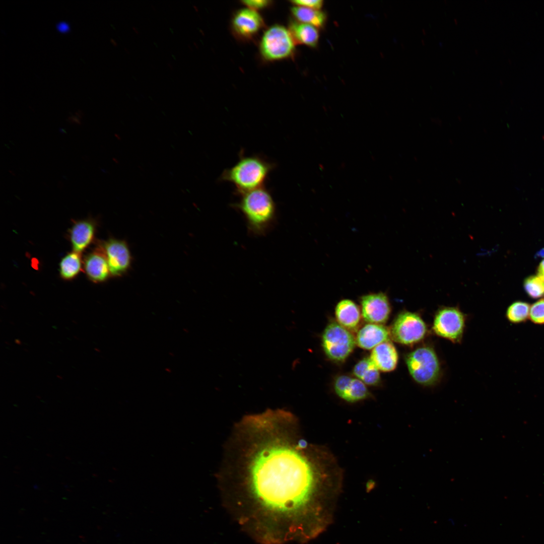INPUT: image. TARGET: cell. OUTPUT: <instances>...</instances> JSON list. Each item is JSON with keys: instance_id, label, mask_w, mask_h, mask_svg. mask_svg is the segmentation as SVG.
Segmentation results:
<instances>
[{"instance_id": "14", "label": "cell", "mask_w": 544, "mask_h": 544, "mask_svg": "<svg viewBox=\"0 0 544 544\" xmlns=\"http://www.w3.org/2000/svg\"><path fill=\"white\" fill-rule=\"evenodd\" d=\"M263 24L261 16L250 8L238 10L232 20L234 31L239 36L249 38L256 33Z\"/></svg>"}, {"instance_id": "11", "label": "cell", "mask_w": 544, "mask_h": 544, "mask_svg": "<svg viewBox=\"0 0 544 544\" xmlns=\"http://www.w3.org/2000/svg\"><path fill=\"white\" fill-rule=\"evenodd\" d=\"M333 387L340 398L350 402L366 399L370 394L366 384L362 381L346 375L337 376L334 380Z\"/></svg>"}, {"instance_id": "13", "label": "cell", "mask_w": 544, "mask_h": 544, "mask_svg": "<svg viewBox=\"0 0 544 544\" xmlns=\"http://www.w3.org/2000/svg\"><path fill=\"white\" fill-rule=\"evenodd\" d=\"M96 230L95 221L90 218L75 221L69 230L73 251L81 253L93 242Z\"/></svg>"}, {"instance_id": "18", "label": "cell", "mask_w": 544, "mask_h": 544, "mask_svg": "<svg viewBox=\"0 0 544 544\" xmlns=\"http://www.w3.org/2000/svg\"><path fill=\"white\" fill-rule=\"evenodd\" d=\"M289 31L294 40L299 43L311 47H315L318 44L319 32L314 26L293 21L290 23Z\"/></svg>"}, {"instance_id": "3", "label": "cell", "mask_w": 544, "mask_h": 544, "mask_svg": "<svg viewBox=\"0 0 544 544\" xmlns=\"http://www.w3.org/2000/svg\"><path fill=\"white\" fill-rule=\"evenodd\" d=\"M240 195L235 205L243 214L250 230L255 234H262L274 221L276 205L269 191L263 186L245 192Z\"/></svg>"}, {"instance_id": "8", "label": "cell", "mask_w": 544, "mask_h": 544, "mask_svg": "<svg viewBox=\"0 0 544 544\" xmlns=\"http://www.w3.org/2000/svg\"><path fill=\"white\" fill-rule=\"evenodd\" d=\"M465 317L457 307H442L436 312L432 329L438 336L454 343H460L465 327Z\"/></svg>"}, {"instance_id": "17", "label": "cell", "mask_w": 544, "mask_h": 544, "mask_svg": "<svg viewBox=\"0 0 544 544\" xmlns=\"http://www.w3.org/2000/svg\"><path fill=\"white\" fill-rule=\"evenodd\" d=\"M335 314L337 323L347 329L356 328L360 321L359 308L349 299L342 300L337 304Z\"/></svg>"}, {"instance_id": "22", "label": "cell", "mask_w": 544, "mask_h": 544, "mask_svg": "<svg viewBox=\"0 0 544 544\" xmlns=\"http://www.w3.org/2000/svg\"><path fill=\"white\" fill-rule=\"evenodd\" d=\"M530 307L529 304L526 302H515L508 307L506 316L508 319L513 323L525 321L529 315Z\"/></svg>"}, {"instance_id": "4", "label": "cell", "mask_w": 544, "mask_h": 544, "mask_svg": "<svg viewBox=\"0 0 544 544\" xmlns=\"http://www.w3.org/2000/svg\"><path fill=\"white\" fill-rule=\"evenodd\" d=\"M405 361L411 376L418 384L431 386L439 380L441 367L433 348L418 347L405 356Z\"/></svg>"}, {"instance_id": "9", "label": "cell", "mask_w": 544, "mask_h": 544, "mask_svg": "<svg viewBox=\"0 0 544 544\" xmlns=\"http://www.w3.org/2000/svg\"><path fill=\"white\" fill-rule=\"evenodd\" d=\"M98 246L106 258L111 277H121L127 273L131 265L132 256L125 240L110 238L100 242Z\"/></svg>"}, {"instance_id": "20", "label": "cell", "mask_w": 544, "mask_h": 544, "mask_svg": "<svg viewBox=\"0 0 544 544\" xmlns=\"http://www.w3.org/2000/svg\"><path fill=\"white\" fill-rule=\"evenodd\" d=\"M354 375L364 383L369 385H376L380 381L379 370L368 358L359 361L354 367Z\"/></svg>"}, {"instance_id": "21", "label": "cell", "mask_w": 544, "mask_h": 544, "mask_svg": "<svg viewBox=\"0 0 544 544\" xmlns=\"http://www.w3.org/2000/svg\"><path fill=\"white\" fill-rule=\"evenodd\" d=\"M291 12L298 22L311 25L316 28L325 24L326 16L319 10L299 6L292 7Z\"/></svg>"}, {"instance_id": "1", "label": "cell", "mask_w": 544, "mask_h": 544, "mask_svg": "<svg viewBox=\"0 0 544 544\" xmlns=\"http://www.w3.org/2000/svg\"><path fill=\"white\" fill-rule=\"evenodd\" d=\"M298 431L290 413L268 410L244 417L229 440L223 500L259 543L307 541L332 520L336 492Z\"/></svg>"}, {"instance_id": "25", "label": "cell", "mask_w": 544, "mask_h": 544, "mask_svg": "<svg viewBox=\"0 0 544 544\" xmlns=\"http://www.w3.org/2000/svg\"><path fill=\"white\" fill-rule=\"evenodd\" d=\"M291 2L295 6H302L309 8L319 10L323 6V1L321 0H295Z\"/></svg>"}, {"instance_id": "6", "label": "cell", "mask_w": 544, "mask_h": 544, "mask_svg": "<svg viewBox=\"0 0 544 544\" xmlns=\"http://www.w3.org/2000/svg\"><path fill=\"white\" fill-rule=\"evenodd\" d=\"M294 49V40L289 30L280 25H275L268 28L263 34L260 41V52L268 60L289 57L293 53Z\"/></svg>"}, {"instance_id": "2", "label": "cell", "mask_w": 544, "mask_h": 544, "mask_svg": "<svg viewBox=\"0 0 544 544\" xmlns=\"http://www.w3.org/2000/svg\"><path fill=\"white\" fill-rule=\"evenodd\" d=\"M275 164L258 155L240 154L238 161L225 169L220 180L231 183L238 194L264 186L265 182Z\"/></svg>"}, {"instance_id": "29", "label": "cell", "mask_w": 544, "mask_h": 544, "mask_svg": "<svg viewBox=\"0 0 544 544\" xmlns=\"http://www.w3.org/2000/svg\"><path fill=\"white\" fill-rule=\"evenodd\" d=\"M535 257L544 258V247L536 252Z\"/></svg>"}, {"instance_id": "10", "label": "cell", "mask_w": 544, "mask_h": 544, "mask_svg": "<svg viewBox=\"0 0 544 544\" xmlns=\"http://www.w3.org/2000/svg\"><path fill=\"white\" fill-rule=\"evenodd\" d=\"M362 315L369 323L382 324L388 319L391 307L387 295L383 293H371L360 298Z\"/></svg>"}, {"instance_id": "24", "label": "cell", "mask_w": 544, "mask_h": 544, "mask_svg": "<svg viewBox=\"0 0 544 544\" xmlns=\"http://www.w3.org/2000/svg\"><path fill=\"white\" fill-rule=\"evenodd\" d=\"M529 317L536 324H544V299L533 304L530 307Z\"/></svg>"}, {"instance_id": "26", "label": "cell", "mask_w": 544, "mask_h": 544, "mask_svg": "<svg viewBox=\"0 0 544 544\" xmlns=\"http://www.w3.org/2000/svg\"><path fill=\"white\" fill-rule=\"evenodd\" d=\"M242 2L248 6L250 9L255 10L261 9L267 7L270 1L267 0H245Z\"/></svg>"}, {"instance_id": "12", "label": "cell", "mask_w": 544, "mask_h": 544, "mask_svg": "<svg viewBox=\"0 0 544 544\" xmlns=\"http://www.w3.org/2000/svg\"><path fill=\"white\" fill-rule=\"evenodd\" d=\"M83 269L87 278L94 283H104L111 277L106 258L99 246L85 256Z\"/></svg>"}, {"instance_id": "23", "label": "cell", "mask_w": 544, "mask_h": 544, "mask_svg": "<svg viewBox=\"0 0 544 544\" xmlns=\"http://www.w3.org/2000/svg\"><path fill=\"white\" fill-rule=\"evenodd\" d=\"M524 288L531 298H538L544 293V281L538 276H531L524 280Z\"/></svg>"}, {"instance_id": "19", "label": "cell", "mask_w": 544, "mask_h": 544, "mask_svg": "<svg viewBox=\"0 0 544 544\" xmlns=\"http://www.w3.org/2000/svg\"><path fill=\"white\" fill-rule=\"evenodd\" d=\"M83 269V260L81 253L75 251L65 254L59 262V275L65 281L75 279Z\"/></svg>"}, {"instance_id": "7", "label": "cell", "mask_w": 544, "mask_h": 544, "mask_svg": "<svg viewBox=\"0 0 544 544\" xmlns=\"http://www.w3.org/2000/svg\"><path fill=\"white\" fill-rule=\"evenodd\" d=\"M389 330L393 341L402 345L411 346L425 337L427 328L420 315L403 311L394 319Z\"/></svg>"}, {"instance_id": "28", "label": "cell", "mask_w": 544, "mask_h": 544, "mask_svg": "<svg viewBox=\"0 0 544 544\" xmlns=\"http://www.w3.org/2000/svg\"><path fill=\"white\" fill-rule=\"evenodd\" d=\"M537 272V276L544 281V259L540 263Z\"/></svg>"}, {"instance_id": "15", "label": "cell", "mask_w": 544, "mask_h": 544, "mask_svg": "<svg viewBox=\"0 0 544 544\" xmlns=\"http://www.w3.org/2000/svg\"><path fill=\"white\" fill-rule=\"evenodd\" d=\"M390 330L382 324L368 323L357 332L356 343L360 348L370 350L384 342L389 341Z\"/></svg>"}, {"instance_id": "5", "label": "cell", "mask_w": 544, "mask_h": 544, "mask_svg": "<svg viewBox=\"0 0 544 544\" xmlns=\"http://www.w3.org/2000/svg\"><path fill=\"white\" fill-rule=\"evenodd\" d=\"M356 339L347 328L337 322L329 323L322 336V346L327 357L335 362L345 360L354 350Z\"/></svg>"}, {"instance_id": "16", "label": "cell", "mask_w": 544, "mask_h": 544, "mask_svg": "<svg viewBox=\"0 0 544 544\" xmlns=\"http://www.w3.org/2000/svg\"><path fill=\"white\" fill-rule=\"evenodd\" d=\"M370 359L379 370L390 372L396 367L398 356L393 344L387 341L372 349Z\"/></svg>"}, {"instance_id": "27", "label": "cell", "mask_w": 544, "mask_h": 544, "mask_svg": "<svg viewBox=\"0 0 544 544\" xmlns=\"http://www.w3.org/2000/svg\"><path fill=\"white\" fill-rule=\"evenodd\" d=\"M56 28L60 32L62 33H67L70 30L69 23L64 21H61L56 24Z\"/></svg>"}]
</instances>
